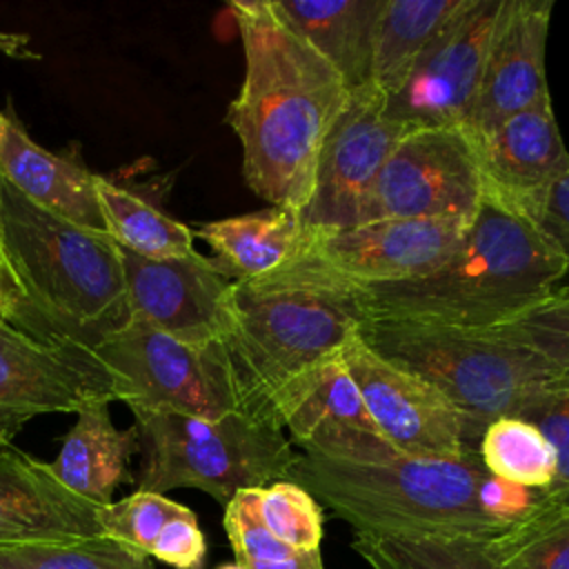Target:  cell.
Returning a JSON list of instances; mask_svg holds the SVG:
<instances>
[{"mask_svg": "<svg viewBox=\"0 0 569 569\" xmlns=\"http://www.w3.org/2000/svg\"><path fill=\"white\" fill-rule=\"evenodd\" d=\"M289 480L367 533L496 536L540 498L493 478L478 453L416 458L358 429L320 431L298 445Z\"/></svg>", "mask_w": 569, "mask_h": 569, "instance_id": "6da1fadb", "label": "cell"}, {"mask_svg": "<svg viewBox=\"0 0 569 569\" xmlns=\"http://www.w3.org/2000/svg\"><path fill=\"white\" fill-rule=\"evenodd\" d=\"M244 80L227 124L242 147V176L269 202L302 211L325 138L349 102L340 73L282 18L273 0H233Z\"/></svg>", "mask_w": 569, "mask_h": 569, "instance_id": "7a4b0ae2", "label": "cell"}, {"mask_svg": "<svg viewBox=\"0 0 569 569\" xmlns=\"http://www.w3.org/2000/svg\"><path fill=\"white\" fill-rule=\"evenodd\" d=\"M569 273L538 224L491 198L436 271L340 296L358 320L496 329L545 300Z\"/></svg>", "mask_w": 569, "mask_h": 569, "instance_id": "3957f363", "label": "cell"}, {"mask_svg": "<svg viewBox=\"0 0 569 569\" xmlns=\"http://www.w3.org/2000/svg\"><path fill=\"white\" fill-rule=\"evenodd\" d=\"M0 244L24 296L20 331L93 351L131 320L120 247L31 204L2 178Z\"/></svg>", "mask_w": 569, "mask_h": 569, "instance_id": "277c9868", "label": "cell"}, {"mask_svg": "<svg viewBox=\"0 0 569 569\" xmlns=\"http://www.w3.org/2000/svg\"><path fill=\"white\" fill-rule=\"evenodd\" d=\"M358 327V316L342 298L233 282L231 320L220 345L240 409L273 420L282 393L336 356Z\"/></svg>", "mask_w": 569, "mask_h": 569, "instance_id": "5b68a950", "label": "cell"}, {"mask_svg": "<svg viewBox=\"0 0 569 569\" xmlns=\"http://www.w3.org/2000/svg\"><path fill=\"white\" fill-rule=\"evenodd\" d=\"M360 340L380 358L433 385L465 418L473 442L485 427L513 416L556 373L493 331L360 320Z\"/></svg>", "mask_w": 569, "mask_h": 569, "instance_id": "8992f818", "label": "cell"}, {"mask_svg": "<svg viewBox=\"0 0 569 569\" xmlns=\"http://www.w3.org/2000/svg\"><path fill=\"white\" fill-rule=\"evenodd\" d=\"M138 491L200 489L222 507L244 489L289 480L296 449L273 420L233 411L218 420L133 411Z\"/></svg>", "mask_w": 569, "mask_h": 569, "instance_id": "52a82bcc", "label": "cell"}, {"mask_svg": "<svg viewBox=\"0 0 569 569\" xmlns=\"http://www.w3.org/2000/svg\"><path fill=\"white\" fill-rule=\"evenodd\" d=\"M469 227L447 220H371L345 229H302L293 256L260 289H307L329 296L420 278L445 264Z\"/></svg>", "mask_w": 569, "mask_h": 569, "instance_id": "ba28073f", "label": "cell"}, {"mask_svg": "<svg viewBox=\"0 0 569 569\" xmlns=\"http://www.w3.org/2000/svg\"><path fill=\"white\" fill-rule=\"evenodd\" d=\"M116 382V400L131 411L218 420L240 411V398L220 342L191 345L140 320L93 349Z\"/></svg>", "mask_w": 569, "mask_h": 569, "instance_id": "9c48e42d", "label": "cell"}, {"mask_svg": "<svg viewBox=\"0 0 569 569\" xmlns=\"http://www.w3.org/2000/svg\"><path fill=\"white\" fill-rule=\"evenodd\" d=\"M482 204L473 140L451 127H413L382 164L360 211L371 220H447L471 227Z\"/></svg>", "mask_w": 569, "mask_h": 569, "instance_id": "30bf717a", "label": "cell"}, {"mask_svg": "<svg viewBox=\"0 0 569 569\" xmlns=\"http://www.w3.org/2000/svg\"><path fill=\"white\" fill-rule=\"evenodd\" d=\"M340 358L378 433L416 458H465L478 445L456 407L420 376L380 358L356 333Z\"/></svg>", "mask_w": 569, "mask_h": 569, "instance_id": "8fae6325", "label": "cell"}, {"mask_svg": "<svg viewBox=\"0 0 569 569\" xmlns=\"http://www.w3.org/2000/svg\"><path fill=\"white\" fill-rule=\"evenodd\" d=\"M387 98L373 84L351 91L331 124L311 198L300 211L305 229H345L360 224V211L382 164L413 124L385 113Z\"/></svg>", "mask_w": 569, "mask_h": 569, "instance_id": "7c38bea8", "label": "cell"}, {"mask_svg": "<svg viewBox=\"0 0 569 569\" xmlns=\"http://www.w3.org/2000/svg\"><path fill=\"white\" fill-rule=\"evenodd\" d=\"M502 0H460L385 113L413 127L465 131Z\"/></svg>", "mask_w": 569, "mask_h": 569, "instance_id": "4fadbf2b", "label": "cell"}, {"mask_svg": "<svg viewBox=\"0 0 569 569\" xmlns=\"http://www.w3.org/2000/svg\"><path fill=\"white\" fill-rule=\"evenodd\" d=\"M116 400V382L91 349L38 340L0 320V436L11 440L42 413H78Z\"/></svg>", "mask_w": 569, "mask_h": 569, "instance_id": "5bb4252c", "label": "cell"}, {"mask_svg": "<svg viewBox=\"0 0 569 569\" xmlns=\"http://www.w3.org/2000/svg\"><path fill=\"white\" fill-rule=\"evenodd\" d=\"M129 313L191 345L220 342L231 320L233 280L213 258L149 260L120 249Z\"/></svg>", "mask_w": 569, "mask_h": 569, "instance_id": "9a60e30c", "label": "cell"}, {"mask_svg": "<svg viewBox=\"0 0 569 569\" xmlns=\"http://www.w3.org/2000/svg\"><path fill=\"white\" fill-rule=\"evenodd\" d=\"M473 144L482 196L536 222L547 193L569 171V151L553 116L551 96H540Z\"/></svg>", "mask_w": 569, "mask_h": 569, "instance_id": "2e32d148", "label": "cell"}, {"mask_svg": "<svg viewBox=\"0 0 569 569\" xmlns=\"http://www.w3.org/2000/svg\"><path fill=\"white\" fill-rule=\"evenodd\" d=\"M551 9L553 0H502L465 127L473 142L549 93L545 47Z\"/></svg>", "mask_w": 569, "mask_h": 569, "instance_id": "e0dca14e", "label": "cell"}, {"mask_svg": "<svg viewBox=\"0 0 569 569\" xmlns=\"http://www.w3.org/2000/svg\"><path fill=\"white\" fill-rule=\"evenodd\" d=\"M100 507L64 489L49 462L0 436V545L104 536Z\"/></svg>", "mask_w": 569, "mask_h": 569, "instance_id": "ac0fdd59", "label": "cell"}, {"mask_svg": "<svg viewBox=\"0 0 569 569\" xmlns=\"http://www.w3.org/2000/svg\"><path fill=\"white\" fill-rule=\"evenodd\" d=\"M0 178L31 204L104 233L96 173L78 158L51 153L36 144L11 111H0Z\"/></svg>", "mask_w": 569, "mask_h": 569, "instance_id": "d6986e66", "label": "cell"}, {"mask_svg": "<svg viewBox=\"0 0 569 569\" xmlns=\"http://www.w3.org/2000/svg\"><path fill=\"white\" fill-rule=\"evenodd\" d=\"M76 416V425L49 469L71 493L96 507H107L113 502V491L133 480L129 460L138 453L136 427L120 431L111 420L109 402L87 405Z\"/></svg>", "mask_w": 569, "mask_h": 569, "instance_id": "ffe728a7", "label": "cell"}, {"mask_svg": "<svg viewBox=\"0 0 569 569\" xmlns=\"http://www.w3.org/2000/svg\"><path fill=\"white\" fill-rule=\"evenodd\" d=\"M282 18L340 73L349 93L371 82L382 0H273Z\"/></svg>", "mask_w": 569, "mask_h": 569, "instance_id": "44dd1931", "label": "cell"}, {"mask_svg": "<svg viewBox=\"0 0 569 569\" xmlns=\"http://www.w3.org/2000/svg\"><path fill=\"white\" fill-rule=\"evenodd\" d=\"M300 211L267 207L200 224L193 236L213 251V262L233 282H256L276 273L302 238Z\"/></svg>", "mask_w": 569, "mask_h": 569, "instance_id": "7402d4cb", "label": "cell"}, {"mask_svg": "<svg viewBox=\"0 0 569 569\" xmlns=\"http://www.w3.org/2000/svg\"><path fill=\"white\" fill-rule=\"evenodd\" d=\"M273 420L291 431L296 445L329 429H358L380 436L340 351L282 393L273 407Z\"/></svg>", "mask_w": 569, "mask_h": 569, "instance_id": "603a6c76", "label": "cell"}, {"mask_svg": "<svg viewBox=\"0 0 569 569\" xmlns=\"http://www.w3.org/2000/svg\"><path fill=\"white\" fill-rule=\"evenodd\" d=\"M460 0H382L371 56V82L393 98L407 82L420 53L429 47Z\"/></svg>", "mask_w": 569, "mask_h": 569, "instance_id": "cb8c5ba5", "label": "cell"}, {"mask_svg": "<svg viewBox=\"0 0 569 569\" xmlns=\"http://www.w3.org/2000/svg\"><path fill=\"white\" fill-rule=\"evenodd\" d=\"M96 196L104 233L120 247L149 260L196 256L193 231L167 216L144 196L96 173Z\"/></svg>", "mask_w": 569, "mask_h": 569, "instance_id": "d4e9b609", "label": "cell"}, {"mask_svg": "<svg viewBox=\"0 0 569 569\" xmlns=\"http://www.w3.org/2000/svg\"><path fill=\"white\" fill-rule=\"evenodd\" d=\"M351 547L371 569H505L491 536L353 531Z\"/></svg>", "mask_w": 569, "mask_h": 569, "instance_id": "484cf974", "label": "cell"}, {"mask_svg": "<svg viewBox=\"0 0 569 569\" xmlns=\"http://www.w3.org/2000/svg\"><path fill=\"white\" fill-rule=\"evenodd\" d=\"M482 467L509 485L545 491L556 478V451L545 433L518 416L491 420L478 442Z\"/></svg>", "mask_w": 569, "mask_h": 569, "instance_id": "4316f807", "label": "cell"}, {"mask_svg": "<svg viewBox=\"0 0 569 569\" xmlns=\"http://www.w3.org/2000/svg\"><path fill=\"white\" fill-rule=\"evenodd\" d=\"M505 569H569V502H538L491 536Z\"/></svg>", "mask_w": 569, "mask_h": 569, "instance_id": "83f0119b", "label": "cell"}, {"mask_svg": "<svg viewBox=\"0 0 569 569\" xmlns=\"http://www.w3.org/2000/svg\"><path fill=\"white\" fill-rule=\"evenodd\" d=\"M0 569H156L144 551L107 538L0 545Z\"/></svg>", "mask_w": 569, "mask_h": 569, "instance_id": "f1b7e54d", "label": "cell"}, {"mask_svg": "<svg viewBox=\"0 0 569 569\" xmlns=\"http://www.w3.org/2000/svg\"><path fill=\"white\" fill-rule=\"evenodd\" d=\"M224 531L242 569H325L320 549L302 551L278 540L260 520L256 489L238 491L224 505Z\"/></svg>", "mask_w": 569, "mask_h": 569, "instance_id": "f546056e", "label": "cell"}, {"mask_svg": "<svg viewBox=\"0 0 569 569\" xmlns=\"http://www.w3.org/2000/svg\"><path fill=\"white\" fill-rule=\"evenodd\" d=\"M489 331L536 356L556 378H569V280H562L531 309Z\"/></svg>", "mask_w": 569, "mask_h": 569, "instance_id": "4dcf8cb0", "label": "cell"}, {"mask_svg": "<svg viewBox=\"0 0 569 569\" xmlns=\"http://www.w3.org/2000/svg\"><path fill=\"white\" fill-rule=\"evenodd\" d=\"M262 525L282 542L313 551L322 540V507L293 480H278L256 489Z\"/></svg>", "mask_w": 569, "mask_h": 569, "instance_id": "1f68e13d", "label": "cell"}, {"mask_svg": "<svg viewBox=\"0 0 569 569\" xmlns=\"http://www.w3.org/2000/svg\"><path fill=\"white\" fill-rule=\"evenodd\" d=\"M533 422L556 451V478L540 491L545 502H569V378L551 380L513 413Z\"/></svg>", "mask_w": 569, "mask_h": 569, "instance_id": "d6a6232c", "label": "cell"}, {"mask_svg": "<svg viewBox=\"0 0 569 569\" xmlns=\"http://www.w3.org/2000/svg\"><path fill=\"white\" fill-rule=\"evenodd\" d=\"M184 509V505L153 491H133L131 496L100 507V529L107 538L127 542L149 556L162 527Z\"/></svg>", "mask_w": 569, "mask_h": 569, "instance_id": "836d02e7", "label": "cell"}, {"mask_svg": "<svg viewBox=\"0 0 569 569\" xmlns=\"http://www.w3.org/2000/svg\"><path fill=\"white\" fill-rule=\"evenodd\" d=\"M153 560H160L173 569H202L207 558V540L198 525L196 513L184 507L176 513L158 533L149 549Z\"/></svg>", "mask_w": 569, "mask_h": 569, "instance_id": "e575fe53", "label": "cell"}, {"mask_svg": "<svg viewBox=\"0 0 569 569\" xmlns=\"http://www.w3.org/2000/svg\"><path fill=\"white\" fill-rule=\"evenodd\" d=\"M536 224L560 251L569 267V171L547 193Z\"/></svg>", "mask_w": 569, "mask_h": 569, "instance_id": "d590c367", "label": "cell"}, {"mask_svg": "<svg viewBox=\"0 0 569 569\" xmlns=\"http://www.w3.org/2000/svg\"><path fill=\"white\" fill-rule=\"evenodd\" d=\"M22 316H24V296L0 244V320L18 329L22 322Z\"/></svg>", "mask_w": 569, "mask_h": 569, "instance_id": "8d00e7d4", "label": "cell"}, {"mask_svg": "<svg viewBox=\"0 0 569 569\" xmlns=\"http://www.w3.org/2000/svg\"><path fill=\"white\" fill-rule=\"evenodd\" d=\"M0 53H4L9 58H18V60H38L40 58V53H36L31 49L27 33H9V31H0Z\"/></svg>", "mask_w": 569, "mask_h": 569, "instance_id": "74e56055", "label": "cell"}, {"mask_svg": "<svg viewBox=\"0 0 569 569\" xmlns=\"http://www.w3.org/2000/svg\"><path fill=\"white\" fill-rule=\"evenodd\" d=\"M218 569H242L238 562H233V565H222V567H218Z\"/></svg>", "mask_w": 569, "mask_h": 569, "instance_id": "f35d334b", "label": "cell"}]
</instances>
